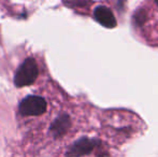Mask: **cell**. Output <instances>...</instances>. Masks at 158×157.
I'll return each instance as SVG.
<instances>
[{
	"label": "cell",
	"mask_w": 158,
	"mask_h": 157,
	"mask_svg": "<svg viewBox=\"0 0 158 157\" xmlns=\"http://www.w3.org/2000/svg\"><path fill=\"white\" fill-rule=\"evenodd\" d=\"M39 76L38 63L33 57H27L17 67L14 74V85L17 88L29 86L37 81Z\"/></svg>",
	"instance_id": "1"
},
{
	"label": "cell",
	"mask_w": 158,
	"mask_h": 157,
	"mask_svg": "<svg viewBox=\"0 0 158 157\" xmlns=\"http://www.w3.org/2000/svg\"><path fill=\"white\" fill-rule=\"evenodd\" d=\"M48 110V102L41 96L28 95L19 103V113L22 116H40Z\"/></svg>",
	"instance_id": "2"
},
{
	"label": "cell",
	"mask_w": 158,
	"mask_h": 157,
	"mask_svg": "<svg viewBox=\"0 0 158 157\" xmlns=\"http://www.w3.org/2000/svg\"><path fill=\"white\" fill-rule=\"evenodd\" d=\"M94 19L104 28H114L117 25L114 13L110 8L106 6H97L94 9Z\"/></svg>",
	"instance_id": "5"
},
{
	"label": "cell",
	"mask_w": 158,
	"mask_h": 157,
	"mask_svg": "<svg viewBox=\"0 0 158 157\" xmlns=\"http://www.w3.org/2000/svg\"><path fill=\"white\" fill-rule=\"evenodd\" d=\"M156 4H157V6H158V1H156Z\"/></svg>",
	"instance_id": "7"
},
{
	"label": "cell",
	"mask_w": 158,
	"mask_h": 157,
	"mask_svg": "<svg viewBox=\"0 0 158 157\" xmlns=\"http://www.w3.org/2000/svg\"><path fill=\"white\" fill-rule=\"evenodd\" d=\"M71 125H72V122H71L70 115L63 112L51 123L48 131L54 139H60L69 131Z\"/></svg>",
	"instance_id": "4"
},
{
	"label": "cell",
	"mask_w": 158,
	"mask_h": 157,
	"mask_svg": "<svg viewBox=\"0 0 158 157\" xmlns=\"http://www.w3.org/2000/svg\"><path fill=\"white\" fill-rule=\"evenodd\" d=\"M100 144L101 141L97 138L81 137L67 149L66 157H82L88 155Z\"/></svg>",
	"instance_id": "3"
},
{
	"label": "cell",
	"mask_w": 158,
	"mask_h": 157,
	"mask_svg": "<svg viewBox=\"0 0 158 157\" xmlns=\"http://www.w3.org/2000/svg\"><path fill=\"white\" fill-rule=\"evenodd\" d=\"M146 19H148V13H146L145 9L143 8H139L132 15V22L138 27L143 26L144 23L146 22Z\"/></svg>",
	"instance_id": "6"
}]
</instances>
